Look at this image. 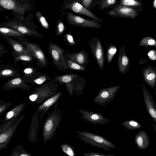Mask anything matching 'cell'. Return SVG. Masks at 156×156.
Here are the masks:
<instances>
[{
  "label": "cell",
  "instance_id": "cell-1",
  "mask_svg": "<svg viewBox=\"0 0 156 156\" xmlns=\"http://www.w3.org/2000/svg\"><path fill=\"white\" fill-rule=\"evenodd\" d=\"M58 105L57 102L54 104L52 112H47L48 116L42 128V137L45 144L52 140L62 120V114L60 109L58 108Z\"/></svg>",
  "mask_w": 156,
  "mask_h": 156
},
{
  "label": "cell",
  "instance_id": "cell-2",
  "mask_svg": "<svg viewBox=\"0 0 156 156\" xmlns=\"http://www.w3.org/2000/svg\"><path fill=\"white\" fill-rule=\"evenodd\" d=\"M59 84L54 80L46 82L30 92L29 98L36 104H41L57 92Z\"/></svg>",
  "mask_w": 156,
  "mask_h": 156
},
{
  "label": "cell",
  "instance_id": "cell-3",
  "mask_svg": "<svg viewBox=\"0 0 156 156\" xmlns=\"http://www.w3.org/2000/svg\"><path fill=\"white\" fill-rule=\"evenodd\" d=\"M26 116L24 113L19 118L3 122L0 125V150H4L10 142L16 130Z\"/></svg>",
  "mask_w": 156,
  "mask_h": 156
},
{
  "label": "cell",
  "instance_id": "cell-4",
  "mask_svg": "<svg viewBox=\"0 0 156 156\" xmlns=\"http://www.w3.org/2000/svg\"><path fill=\"white\" fill-rule=\"evenodd\" d=\"M76 133L78 137L86 144L107 151L115 149L116 146L112 142L107 139L89 132L76 130Z\"/></svg>",
  "mask_w": 156,
  "mask_h": 156
},
{
  "label": "cell",
  "instance_id": "cell-5",
  "mask_svg": "<svg viewBox=\"0 0 156 156\" xmlns=\"http://www.w3.org/2000/svg\"><path fill=\"white\" fill-rule=\"evenodd\" d=\"M48 51L53 63L59 70L65 71L69 68L66 60V51L57 44L50 43L48 46Z\"/></svg>",
  "mask_w": 156,
  "mask_h": 156
},
{
  "label": "cell",
  "instance_id": "cell-6",
  "mask_svg": "<svg viewBox=\"0 0 156 156\" xmlns=\"http://www.w3.org/2000/svg\"><path fill=\"white\" fill-rule=\"evenodd\" d=\"M120 87L119 85L101 89L94 98V102L101 106L106 105L114 100Z\"/></svg>",
  "mask_w": 156,
  "mask_h": 156
},
{
  "label": "cell",
  "instance_id": "cell-7",
  "mask_svg": "<svg viewBox=\"0 0 156 156\" xmlns=\"http://www.w3.org/2000/svg\"><path fill=\"white\" fill-rule=\"evenodd\" d=\"M93 57L96 59L99 69L103 71L105 62V54L100 39L94 37L88 41Z\"/></svg>",
  "mask_w": 156,
  "mask_h": 156
},
{
  "label": "cell",
  "instance_id": "cell-8",
  "mask_svg": "<svg viewBox=\"0 0 156 156\" xmlns=\"http://www.w3.org/2000/svg\"><path fill=\"white\" fill-rule=\"evenodd\" d=\"M66 20L70 24L83 28H100L102 26L96 21L89 20L68 12Z\"/></svg>",
  "mask_w": 156,
  "mask_h": 156
},
{
  "label": "cell",
  "instance_id": "cell-9",
  "mask_svg": "<svg viewBox=\"0 0 156 156\" xmlns=\"http://www.w3.org/2000/svg\"><path fill=\"white\" fill-rule=\"evenodd\" d=\"M77 112L81 115L80 118L94 125H103L110 122V120L105 118L101 114L92 112L80 108Z\"/></svg>",
  "mask_w": 156,
  "mask_h": 156
},
{
  "label": "cell",
  "instance_id": "cell-10",
  "mask_svg": "<svg viewBox=\"0 0 156 156\" xmlns=\"http://www.w3.org/2000/svg\"><path fill=\"white\" fill-rule=\"evenodd\" d=\"M19 40L23 41L22 43L30 51L33 55L37 61L38 62L41 67H48V63L47 59L44 53L38 45L27 41H25L24 39L23 38Z\"/></svg>",
  "mask_w": 156,
  "mask_h": 156
},
{
  "label": "cell",
  "instance_id": "cell-11",
  "mask_svg": "<svg viewBox=\"0 0 156 156\" xmlns=\"http://www.w3.org/2000/svg\"><path fill=\"white\" fill-rule=\"evenodd\" d=\"M107 13L113 17L130 18L133 19L138 15V12L133 8L120 5L107 12Z\"/></svg>",
  "mask_w": 156,
  "mask_h": 156
},
{
  "label": "cell",
  "instance_id": "cell-12",
  "mask_svg": "<svg viewBox=\"0 0 156 156\" xmlns=\"http://www.w3.org/2000/svg\"><path fill=\"white\" fill-rule=\"evenodd\" d=\"M86 82V80L79 75L76 79L65 84L66 91L71 96L82 95Z\"/></svg>",
  "mask_w": 156,
  "mask_h": 156
},
{
  "label": "cell",
  "instance_id": "cell-13",
  "mask_svg": "<svg viewBox=\"0 0 156 156\" xmlns=\"http://www.w3.org/2000/svg\"><path fill=\"white\" fill-rule=\"evenodd\" d=\"M143 98L148 115L156 123V103L144 84H142Z\"/></svg>",
  "mask_w": 156,
  "mask_h": 156
},
{
  "label": "cell",
  "instance_id": "cell-14",
  "mask_svg": "<svg viewBox=\"0 0 156 156\" xmlns=\"http://www.w3.org/2000/svg\"><path fill=\"white\" fill-rule=\"evenodd\" d=\"M2 87L4 90L8 91L18 89L30 91L31 86L26 83L25 79L20 76L8 81Z\"/></svg>",
  "mask_w": 156,
  "mask_h": 156
},
{
  "label": "cell",
  "instance_id": "cell-15",
  "mask_svg": "<svg viewBox=\"0 0 156 156\" xmlns=\"http://www.w3.org/2000/svg\"><path fill=\"white\" fill-rule=\"evenodd\" d=\"M130 64L129 58L126 51V48L122 45L119 49L118 59V65L119 73L126 74L129 70Z\"/></svg>",
  "mask_w": 156,
  "mask_h": 156
},
{
  "label": "cell",
  "instance_id": "cell-16",
  "mask_svg": "<svg viewBox=\"0 0 156 156\" xmlns=\"http://www.w3.org/2000/svg\"><path fill=\"white\" fill-rule=\"evenodd\" d=\"M62 94V93L61 92H57L55 95L45 101L38 107L36 112L38 114L40 123L45 113L55 103L58 102Z\"/></svg>",
  "mask_w": 156,
  "mask_h": 156
},
{
  "label": "cell",
  "instance_id": "cell-17",
  "mask_svg": "<svg viewBox=\"0 0 156 156\" xmlns=\"http://www.w3.org/2000/svg\"><path fill=\"white\" fill-rule=\"evenodd\" d=\"M65 57L85 67L89 63V57L88 53L84 50H81L80 51L70 53L66 51Z\"/></svg>",
  "mask_w": 156,
  "mask_h": 156
},
{
  "label": "cell",
  "instance_id": "cell-18",
  "mask_svg": "<svg viewBox=\"0 0 156 156\" xmlns=\"http://www.w3.org/2000/svg\"><path fill=\"white\" fill-rule=\"evenodd\" d=\"M13 28L23 34L27 36L43 37V36L34 28L29 27L23 24L17 23H10L4 25Z\"/></svg>",
  "mask_w": 156,
  "mask_h": 156
},
{
  "label": "cell",
  "instance_id": "cell-19",
  "mask_svg": "<svg viewBox=\"0 0 156 156\" xmlns=\"http://www.w3.org/2000/svg\"><path fill=\"white\" fill-rule=\"evenodd\" d=\"M66 8L69 9L76 13L89 17L98 22H102V19L98 18L77 2L74 1L73 2L66 7Z\"/></svg>",
  "mask_w": 156,
  "mask_h": 156
},
{
  "label": "cell",
  "instance_id": "cell-20",
  "mask_svg": "<svg viewBox=\"0 0 156 156\" xmlns=\"http://www.w3.org/2000/svg\"><path fill=\"white\" fill-rule=\"evenodd\" d=\"M143 81L153 89L156 83V68L151 65L147 66L142 70Z\"/></svg>",
  "mask_w": 156,
  "mask_h": 156
},
{
  "label": "cell",
  "instance_id": "cell-21",
  "mask_svg": "<svg viewBox=\"0 0 156 156\" xmlns=\"http://www.w3.org/2000/svg\"><path fill=\"white\" fill-rule=\"evenodd\" d=\"M40 123L38 114L37 112H35L32 117L31 124L28 131L27 139L30 143L37 142L38 128Z\"/></svg>",
  "mask_w": 156,
  "mask_h": 156
},
{
  "label": "cell",
  "instance_id": "cell-22",
  "mask_svg": "<svg viewBox=\"0 0 156 156\" xmlns=\"http://www.w3.org/2000/svg\"><path fill=\"white\" fill-rule=\"evenodd\" d=\"M134 141L136 147L139 149L144 150L149 147L150 138L147 132L144 130H140L136 134Z\"/></svg>",
  "mask_w": 156,
  "mask_h": 156
},
{
  "label": "cell",
  "instance_id": "cell-23",
  "mask_svg": "<svg viewBox=\"0 0 156 156\" xmlns=\"http://www.w3.org/2000/svg\"><path fill=\"white\" fill-rule=\"evenodd\" d=\"M12 47L17 55H32L30 51L23 44L10 37L2 36Z\"/></svg>",
  "mask_w": 156,
  "mask_h": 156
},
{
  "label": "cell",
  "instance_id": "cell-24",
  "mask_svg": "<svg viewBox=\"0 0 156 156\" xmlns=\"http://www.w3.org/2000/svg\"><path fill=\"white\" fill-rule=\"evenodd\" d=\"M19 69L12 65H3L0 67V78L11 77L12 79L20 77L21 74Z\"/></svg>",
  "mask_w": 156,
  "mask_h": 156
},
{
  "label": "cell",
  "instance_id": "cell-25",
  "mask_svg": "<svg viewBox=\"0 0 156 156\" xmlns=\"http://www.w3.org/2000/svg\"><path fill=\"white\" fill-rule=\"evenodd\" d=\"M49 76L36 72L31 75L27 77L25 79L26 82L31 84L41 85L48 81L51 79Z\"/></svg>",
  "mask_w": 156,
  "mask_h": 156
},
{
  "label": "cell",
  "instance_id": "cell-26",
  "mask_svg": "<svg viewBox=\"0 0 156 156\" xmlns=\"http://www.w3.org/2000/svg\"><path fill=\"white\" fill-rule=\"evenodd\" d=\"M25 103H20L14 107L6 113L5 118L0 122L16 119L19 118L21 115L25 106Z\"/></svg>",
  "mask_w": 156,
  "mask_h": 156
},
{
  "label": "cell",
  "instance_id": "cell-27",
  "mask_svg": "<svg viewBox=\"0 0 156 156\" xmlns=\"http://www.w3.org/2000/svg\"><path fill=\"white\" fill-rule=\"evenodd\" d=\"M0 33L2 36L14 37L19 39L23 38L26 36L18 30L8 26L0 27Z\"/></svg>",
  "mask_w": 156,
  "mask_h": 156
},
{
  "label": "cell",
  "instance_id": "cell-28",
  "mask_svg": "<svg viewBox=\"0 0 156 156\" xmlns=\"http://www.w3.org/2000/svg\"><path fill=\"white\" fill-rule=\"evenodd\" d=\"M79 75L77 74H66L57 76L54 78V80L61 84L69 82L76 78Z\"/></svg>",
  "mask_w": 156,
  "mask_h": 156
},
{
  "label": "cell",
  "instance_id": "cell-29",
  "mask_svg": "<svg viewBox=\"0 0 156 156\" xmlns=\"http://www.w3.org/2000/svg\"><path fill=\"white\" fill-rule=\"evenodd\" d=\"M122 125L126 129L131 130L137 129L142 127L139 122L133 119L126 120L122 122Z\"/></svg>",
  "mask_w": 156,
  "mask_h": 156
},
{
  "label": "cell",
  "instance_id": "cell-30",
  "mask_svg": "<svg viewBox=\"0 0 156 156\" xmlns=\"http://www.w3.org/2000/svg\"><path fill=\"white\" fill-rule=\"evenodd\" d=\"M10 156H32L20 144H18L13 149L10 155Z\"/></svg>",
  "mask_w": 156,
  "mask_h": 156
},
{
  "label": "cell",
  "instance_id": "cell-31",
  "mask_svg": "<svg viewBox=\"0 0 156 156\" xmlns=\"http://www.w3.org/2000/svg\"><path fill=\"white\" fill-rule=\"evenodd\" d=\"M138 46L147 47H156V40L151 37H146L140 40Z\"/></svg>",
  "mask_w": 156,
  "mask_h": 156
},
{
  "label": "cell",
  "instance_id": "cell-32",
  "mask_svg": "<svg viewBox=\"0 0 156 156\" xmlns=\"http://www.w3.org/2000/svg\"><path fill=\"white\" fill-rule=\"evenodd\" d=\"M117 51L116 47L112 44H110L107 48L106 58L108 64L112 61Z\"/></svg>",
  "mask_w": 156,
  "mask_h": 156
},
{
  "label": "cell",
  "instance_id": "cell-33",
  "mask_svg": "<svg viewBox=\"0 0 156 156\" xmlns=\"http://www.w3.org/2000/svg\"><path fill=\"white\" fill-rule=\"evenodd\" d=\"M62 151L66 154L70 156H75L74 147L68 144H62L61 146Z\"/></svg>",
  "mask_w": 156,
  "mask_h": 156
},
{
  "label": "cell",
  "instance_id": "cell-34",
  "mask_svg": "<svg viewBox=\"0 0 156 156\" xmlns=\"http://www.w3.org/2000/svg\"><path fill=\"white\" fill-rule=\"evenodd\" d=\"M66 62L69 68L78 71H84L86 70L85 67L79 64L65 58Z\"/></svg>",
  "mask_w": 156,
  "mask_h": 156
},
{
  "label": "cell",
  "instance_id": "cell-35",
  "mask_svg": "<svg viewBox=\"0 0 156 156\" xmlns=\"http://www.w3.org/2000/svg\"><path fill=\"white\" fill-rule=\"evenodd\" d=\"M33 58H35L32 55H17L14 58V64H16L18 61H24L27 62L32 61Z\"/></svg>",
  "mask_w": 156,
  "mask_h": 156
},
{
  "label": "cell",
  "instance_id": "cell-36",
  "mask_svg": "<svg viewBox=\"0 0 156 156\" xmlns=\"http://www.w3.org/2000/svg\"><path fill=\"white\" fill-rule=\"evenodd\" d=\"M35 16L37 20L41 25L45 29H48L49 27V25L44 16L39 12H36Z\"/></svg>",
  "mask_w": 156,
  "mask_h": 156
},
{
  "label": "cell",
  "instance_id": "cell-37",
  "mask_svg": "<svg viewBox=\"0 0 156 156\" xmlns=\"http://www.w3.org/2000/svg\"><path fill=\"white\" fill-rule=\"evenodd\" d=\"M120 5L127 6H136L140 5L141 4L136 0H121Z\"/></svg>",
  "mask_w": 156,
  "mask_h": 156
},
{
  "label": "cell",
  "instance_id": "cell-38",
  "mask_svg": "<svg viewBox=\"0 0 156 156\" xmlns=\"http://www.w3.org/2000/svg\"><path fill=\"white\" fill-rule=\"evenodd\" d=\"M65 26L62 22L58 20L56 26V33L57 37L61 35L64 32L65 30Z\"/></svg>",
  "mask_w": 156,
  "mask_h": 156
},
{
  "label": "cell",
  "instance_id": "cell-39",
  "mask_svg": "<svg viewBox=\"0 0 156 156\" xmlns=\"http://www.w3.org/2000/svg\"><path fill=\"white\" fill-rule=\"evenodd\" d=\"M37 69L33 67H27L23 69V76L22 77L25 79L37 72Z\"/></svg>",
  "mask_w": 156,
  "mask_h": 156
},
{
  "label": "cell",
  "instance_id": "cell-40",
  "mask_svg": "<svg viewBox=\"0 0 156 156\" xmlns=\"http://www.w3.org/2000/svg\"><path fill=\"white\" fill-rule=\"evenodd\" d=\"M12 101L6 102L3 100H0V115H2L12 105Z\"/></svg>",
  "mask_w": 156,
  "mask_h": 156
},
{
  "label": "cell",
  "instance_id": "cell-41",
  "mask_svg": "<svg viewBox=\"0 0 156 156\" xmlns=\"http://www.w3.org/2000/svg\"><path fill=\"white\" fill-rule=\"evenodd\" d=\"M117 1V0H103L102 1L101 9H106L112 5L114 4Z\"/></svg>",
  "mask_w": 156,
  "mask_h": 156
},
{
  "label": "cell",
  "instance_id": "cell-42",
  "mask_svg": "<svg viewBox=\"0 0 156 156\" xmlns=\"http://www.w3.org/2000/svg\"><path fill=\"white\" fill-rule=\"evenodd\" d=\"M63 38L64 41L69 45L74 46L75 44V43L74 40L73 36L70 34H66L64 35Z\"/></svg>",
  "mask_w": 156,
  "mask_h": 156
},
{
  "label": "cell",
  "instance_id": "cell-43",
  "mask_svg": "<svg viewBox=\"0 0 156 156\" xmlns=\"http://www.w3.org/2000/svg\"><path fill=\"white\" fill-rule=\"evenodd\" d=\"M83 154L85 156H115L114 155L104 154L95 152L84 153Z\"/></svg>",
  "mask_w": 156,
  "mask_h": 156
},
{
  "label": "cell",
  "instance_id": "cell-44",
  "mask_svg": "<svg viewBox=\"0 0 156 156\" xmlns=\"http://www.w3.org/2000/svg\"><path fill=\"white\" fill-rule=\"evenodd\" d=\"M149 58L152 60H156V50H151L147 53Z\"/></svg>",
  "mask_w": 156,
  "mask_h": 156
},
{
  "label": "cell",
  "instance_id": "cell-45",
  "mask_svg": "<svg viewBox=\"0 0 156 156\" xmlns=\"http://www.w3.org/2000/svg\"><path fill=\"white\" fill-rule=\"evenodd\" d=\"M93 0H81V4L86 8H88L90 5Z\"/></svg>",
  "mask_w": 156,
  "mask_h": 156
},
{
  "label": "cell",
  "instance_id": "cell-46",
  "mask_svg": "<svg viewBox=\"0 0 156 156\" xmlns=\"http://www.w3.org/2000/svg\"><path fill=\"white\" fill-rule=\"evenodd\" d=\"M0 57L1 58L2 55L5 53V48L3 47L2 44H0Z\"/></svg>",
  "mask_w": 156,
  "mask_h": 156
},
{
  "label": "cell",
  "instance_id": "cell-47",
  "mask_svg": "<svg viewBox=\"0 0 156 156\" xmlns=\"http://www.w3.org/2000/svg\"><path fill=\"white\" fill-rule=\"evenodd\" d=\"M152 126L154 130H155V131L156 132V125L154 124L153 123L152 124Z\"/></svg>",
  "mask_w": 156,
  "mask_h": 156
},
{
  "label": "cell",
  "instance_id": "cell-48",
  "mask_svg": "<svg viewBox=\"0 0 156 156\" xmlns=\"http://www.w3.org/2000/svg\"><path fill=\"white\" fill-rule=\"evenodd\" d=\"M154 7L156 9V0H155L154 2Z\"/></svg>",
  "mask_w": 156,
  "mask_h": 156
},
{
  "label": "cell",
  "instance_id": "cell-49",
  "mask_svg": "<svg viewBox=\"0 0 156 156\" xmlns=\"http://www.w3.org/2000/svg\"><path fill=\"white\" fill-rule=\"evenodd\" d=\"M154 87H155V95L156 97V83Z\"/></svg>",
  "mask_w": 156,
  "mask_h": 156
}]
</instances>
